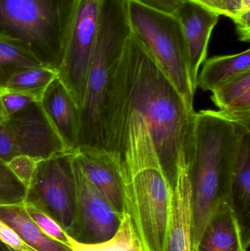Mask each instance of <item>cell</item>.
I'll use <instances>...</instances> for the list:
<instances>
[{"instance_id":"cell-4","label":"cell","mask_w":250,"mask_h":251,"mask_svg":"<svg viewBox=\"0 0 250 251\" xmlns=\"http://www.w3.org/2000/svg\"><path fill=\"white\" fill-rule=\"evenodd\" d=\"M77 0H0V38L57 69Z\"/></svg>"},{"instance_id":"cell-8","label":"cell","mask_w":250,"mask_h":251,"mask_svg":"<svg viewBox=\"0 0 250 251\" xmlns=\"http://www.w3.org/2000/svg\"><path fill=\"white\" fill-rule=\"evenodd\" d=\"M101 0H77L70 29L57 66L58 79L79 110L83 104L87 78L98 28Z\"/></svg>"},{"instance_id":"cell-15","label":"cell","mask_w":250,"mask_h":251,"mask_svg":"<svg viewBox=\"0 0 250 251\" xmlns=\"http://www.w3.org/2000/svg\"><path fill=\"white\" fill-rule=\"evenodd\" d=\"M249 246L234 210L226 201L207 224L194 251H248Z\"/></svg>"},{"instance_id":"cell-32","label":"cell","mask_w":250,"mask_h":251,"mask_svg":"<svg viewBox=\"0 0 250 251\" xmlns=\"http://www.w3.org/2000/svg\"><path fill=\"white\" fill-rule=\"evenodd\" d=\"M0 251H13L0 240Z\"/></svg>"},{"instance_id":"cell-1","label":"cell","mask_w":250,"mask_h":251,"mask_svg":"<svg viewBox=\"0 0 250 251\" xmlns=\"http://www.w3.org/2000/svg\"><path fill=\"white\" fill-rule=\"evenodd\" d=\"M195 113L132 32L109 94L104 128L114 118L134 116L142 120L172 187L183 151L193 138Z\"/></svg>"},{"instance_id":"cell-27","label":"cell","mask_w":250,"mask_h":251,"mask_svg":"<svg viewBox=\"0 0 250 251\" xmlns=\"http://www.w3.org/2000/svg\"><path fill=\"white\" fill-rule=\"evenodd\" d=\"M250 0H242V6L232 18L236 25L239 41L249 43L250 41Z\"/></svg>"},{"instance_id":"cell-23","label":"cell","mask_w":250,"mask_h":251,"mask_svg":"<svg viewBox=\"0 0 250 251\" xmlns=\"http://www.w3.org/2000/svg\"><path fill=\"white\" fill-rule=\"evenodd\" d=\"M27 188L15 176L6 162L0 160V206L22 204Z\"/></svg>"},{"instance_id":"cell-20","label":"cell","mask_w":250,"mask_h":251,"mask_svg":"<svg viewBox=\"0 0 250 251\" xmlns=\"http://www.w3.org/2000/svg\"><path fill=\"white\" fill-rule=\"evenodd\" d=\"M58 76L57 69L51 66L22 68L12 73L0 88L31 96L41 102L47 88Z\"/></svg>"},{"instance_id":"cell-14","label":"cell","mask_w":250,"mask_h":251,"mask_svg":"<svg viewBox=\"0 0 250 251\" xmlns=\"http://www.w3.org/2000/svg\"><path fill=\"white\" fill-rule=\"evenodd\" d=\"M41 105L66 149L76 154L79 148V110L70 93L58 78L47 88Z\"/></svg>"},{"instance_id":"cell-29","label":"cell","mask_w":250,"mask_h":251,"mask_svg":"<svg viewBox=\"0 0 250 251\" xmlns=\"http://www.w3.org/2000/svg\"><path fill=\"white\" fill-rule=\"evenodd\" d=\"M142 4L156 10L173 13L183 0H136Z\"/></svg>"},{"instance_id":"cell-30","label":"cell","mask_w":250,"mask_h":251,"mask_svg":"<svg viewBox=\"0 0 250 251\" xmlns=\"http://www.w3.org/2000/svg\"><path fill=\"white\" fill-rule=\"evenodd\" d=\"M187 1L199 4L219 16H225L229 18L228 13L223 0H187Z\"/></svg>"},{"instance_id":"cell-5","label":"cell","mask_w":250,"mask_h":251,"mask_svg":"<svg viewBox=\"0 0 250 251\" xmlns=\"http://www.w3.org/2000/svg\"><path fill=\"white\" fill-rule=\"evenodd\" d=\"M132 32L164 72L186 105L193 108L197 88L192 83L182 26L173 13L128 0Z\"/></svg>"},{"instance_id":"cell-16","label":"cell","mask_w":250,"mask_h":251,"mask_svg":"<svg viewBox=\"0 0 250 251\" xmlns=\"http://www.w3.org/2000/svg\"><path fill=\"white\" fill-rule=\"evenodd\" d=\"M211 99L223 117L250 128V71L216 88Z\"/></svg>"},{"instance_id":"cell-33","label":"cell","mask_w":250,"mask_h":251,"mask_svg":"<svg viewBox=\"0 0 250 251\" xmlns=\"http://www.w3.org/2000/svg\"><path fill=\"white\" fill-rule=\"evenodd\" d=\"M0 117L7 118L5 113H4V109H3L2 104H1V100H0Z\"/></svg>"},{"instance_id":"cell-12","label":"cell","mask_w":250,"mask_h":251,"mask_svg":"<svg viewBox=\"0 0 250 251\" xmlns=\"http://www.w3.org/2000/svg\"><path fill=\"white\" fill-rule=\"evenodd\" d=\"M173 14L182 26L187 49L191 78L197 88L200 67L206 60L211 34L220 16L187 0H183Z\"/></svg>"},{"instance_id":"cell-2","label":"cell","mask_w":250,"mask_h":251,"mask_svg":"<svg viewBox=\"0 0 250 251\" xmlns=\"http://www.w3.org/2000/svg\"><path fill=\"white\" fill-rule=\"evenodd\" d=\"M249 133L250 128L227 120L215 110L195 113L188 164L193 251L219 206L228 201L241 146Z\"/></svg>"},{"instance_id":"cell-22","label":"cell","mask_w":250,"mask_h":251,"mask_svg":"<svg viewBox=\"0 0 250 251\" xmlns=\"http://www.w3.org/2000/svg\"><path fill=\"white\" fill-rule=\"evenodd\" d=\"M45 66L18 44L0 38V87L13 72L29 66Z\"/></svg>"},{"instance_id":"cell-18","label":"cell","mask_w":250,"mask_h":251,"mask_svg":"<svg viewBox=\"0 0 250 251\" xmlns=\"http://www.w3.org/2000/svg\"><path fill=\"white\" fill-rule=\"evenodd\" d=\"M203 64L197 85L204 91L212 92L232 78L250 71V50L228 55L214 56Z\"/></svg>"},{"instance_id":"cell-28","label":"cell","mask_w":250,"mask_h":251,"mask_svg":"<svg viewBox=\"0 0 250 251\" xmlns=\"http://www.w3.org/2000/svg\"><path fill=\"white\" fill-rule=\"evenodd\" d=\"M0 240L13 251H38L25 243L22 237L0 219Z\"/></svg>"},{"instance_id":"cell-17","label":"cell","mask_w":250,"mask_h":251,"mask_svg":"<svg viewBox=\"0 0 250 251\" xmlns=\"http://www.w3.org/2000/svg\"><path fill=\"white\" fill-rule=\"evenodd\" d=\"M228 202L240 222L245 237L250 240V133L242 141L230 182Z\"/></svg>"},{"instance_id":"cell-31","label":"cell","mask_w":250,"mask_h":251,"mask_svg":"<svg viewBox=\"0 0 250 251\" xmlns=\"http://www.w3.org/2000/svg\"><path fill=\"white\" fill-rule=\"evenodd\" d=\"M229 14V18L232 19L238 10L241 8L242 0H223Z\"/></svg>"},{"instance_id":"cell-13","label":"cell","mask_w":250,"mask_h":251,"mask_svg":"<svg viewBox=\"0 0 250 251\" xmlns=\"http://www.w3.org/2000/svg\"><path fill=\"white\" fill-rule=\"evenodd\" d=\"M189 161V151L185 150L181 157L176 181L172 186L171 213L164 251H193Z\"/></svg>"},{"instance_id":"cell-19","label":"cell","mask_w":250,"mask_h":251,"mask_svg":"<svg viewBox=\"0 0 250 251\" xmlns=\"http://www.w3.org/2000/svg\"><path fill=\"white\" fill-rule=\"evenodd\" d=\"M0 219L10 226L29 246L38 251H68L64 246L45 235L22 204L0 206Z\"/></svg>"},{"instance_id":"cell-21","label":"cell","mask_w":250,"mask_h":251,"mask_svg":"<svg viewBox=\"0 0 250 251\" xmlns=\"http://www.w3.org/2000/svg\"><path fill=\"white\" fill-rule=\"evenodd\" d=\"M68 251H145L129 214L122 216L115 234L105 241L87 243L68 234Z\"/></svg>"},{"instance_id":"cell-6","label":"cell","mask_w":250,"mask_h":251,"mask_svg":"<svg viewBox=\"0 0 250 251\" xmlns=\"http://www.w3.org/2000/svg\"><path fill=\"white\" fill-rule=\"evenodd\" d=\"M171 206L172 187L161 168H144L125 181L124 213L144 251H164Z\"/></svg>"},{"instance_id":"cell-24","label":"cell","mask_w":250,"mask_h":251,"mask_svg":"<svg viewBox=\"0 0 250 251\" xmlns=\"http://www.w3.org/2000/svg\"><path fill=\"white\" fill-rule=\"evenodd\" d=\"M24 207L32 221L45 235L64 246H68L67 233L48 214L27 202H24Z\"/></svg>"},{"instance_id":"cell-9","label":"cell","mask_w":250,"mask_h":251,"mask_svg":"<svg viewBox=\"0 0 250 251\" xmlns=\"http://www.w3.org/2000/svg\"><path fill=\"white\" fill-rule=\"evenodd\" d=\"M63 153H72L53 129L41 102L10 117H0V160L26 155L41 161Z\"/></svg>"},{"instance_id":"cell-26","label":"cell","mask_w":250,"mask_h":251,"mask_svg":"<svg viewBox=\"0 0 250 251\" xmlns=\"http://www.w3.org/2000/svg\"><path fill=\"white\" fill-rule=\"evenodd\" d=\"M0 100L7 117H10L22 111L32 103L38 102L31 96L7 91L1 88H0Z\"/></svg>"},{"instance_id":"cell-11","label":"cell","mask_w":250,"mask_h":251,"mask_svg":"<svg viewBox=\"0 0 250 251\" xmlns=\"http://www.w3.org/2000/svg\"><path fill=\"white\" fill-rule=\"evenodd\" d=\"M75 156L88 180L123 216L125 181L117 153L105 149L79 147Z\"/></svg>"},{"instance_id":"cell-25","label":"cell","mask_w":250,"mask_h":251,"mask_svg":"<svg viewBox=\"0 0 250 251\" xmlns=\"http://www.w3.org/2000/svg\"><path fill=\"white\" fill-rule=\"evenodd\" d=\"M40 160L26 155L14 156L6 162L15 176L26 187L29 188Z\"/></svg>"},{"instance_id":"cell-3","label":"cell","mask_w":250,"mask_h":251,"mask_svg":"<svg viewBox=\"0 0 250 251\" xmlns=\"http://www.w3.org/2000/svg\"><path fill=\"white\" fill-rule=\"evenodd\" d=\"M132 34L128 0H101L98 28L79 110V147L104 149V116L117 65Z\"/></svg>"},{"instance_id":"cell-7","label":"cell","mask_w":250,"mask_h":251,"mask_svg":"<svg viewBox=\"0 0 250 251\" xmlns=\"http://www.w3.org/2000/svg\"><path fill=\"white\" fill-rule=\"evenodd\" d=\"M74 155L63 153L40 161L25 201L48 214L71 237L77 218Z\"/></svg>"},{"instance_id":"cell-10","label":"cell","mask_w":250,"mask_h":251,"mask_svg":"<svg viewBox=\"0 0 250 251\" xmlns=\"http://www.w3.org/2000/svg\"><path fill=\"white\" fill-rule=\"evenodd\" d=\"M73 168L77 198V218L72 237L87 243L109 240L117 231L122 216L88 180L75 155Z\"/></svg>"}]
</instances>
